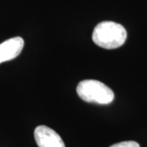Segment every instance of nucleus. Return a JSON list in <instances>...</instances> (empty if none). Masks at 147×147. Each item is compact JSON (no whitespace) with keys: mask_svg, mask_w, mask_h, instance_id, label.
I'll return each mask as SVG.
<instances>
[{"mask_svg":"<svg viewBox=\"0 0 147 147\" xmlns=\"http://www.w3.org/2000/svg\"><path fill=\"white\" fill-rule=\"evenodd\" d=\"M127 38L125 28L113 21H103L95 27L92 33L93 42L105 49H115L121 47Z\"/></svg>","mask_w":147,"mask_h":147,"instance_id":"f257e3e1","label":"nucleus"},{"mask_svg":"<svg viewBox=\"0 0 147 147\" xmlns=\"http://www.w3.org/2000/svg\"><path fill=\"white\" fill-rule=\"evenodd\" d=\"M77 93L84 101L100 105L110 104L115 98L113 91L108 86L94 79L81 81L77 86Z\"/></svg>","mask_w":147,"mask_h":147,"instance_id":"f03ea898","label":"nucleus"},{"mask_svg":"<svg viewBox=\"0 0 147 147\" xmlns=\"http://www.w3.org/2000/svg\"><path fill=\"white\" fill-rule=\"evenodd\" d=\"M34 139L38 147H65L63 140L59 134L44 125L35 128Z\"/></svg>","mask_w":147,"mask_h":147,"instance_id":"7ed1b4c3","label":"nucleus"},{"mask_svg":"<svg viewBox=\"0 0 147 147\" xmlns=\"http://www.w3.org/2000/svg\"><path fill=\"white\" fill-rule=\"evenodd\" d=\"M25 42L21 37H14L0 43V64L15 59L21 54Z\"/></svg>","mask_w":147,"mask_h":147,"instance_id":"20e7f679","label":"nucleus"},{"mask_svg":"<svg viewBox=\"0 0 147 147\" xmlns=\"http://www.w3.org/2000/svg\"><path fill=\"white\" fill-rule=\"evenodd\" d=\"M110 147H140V146L137 142L128 141V142H122L119 143H116Z\"/></svg>","mask_w":147,"mask_h":147,"instance_id":"39448f33","label":"nucleus"}]
</instances>
